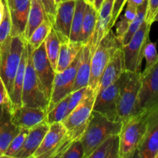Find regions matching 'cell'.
Listing matches in <instances>:
<instances>
[{
  "label": "cell",
  "mask_w": 158,
  "mask_h": 158,
  "mask_svg": "<svg viewBox=\"0 0 158 158\" xmlns=\"http://www.w3.org/2000/svg\"><path fill=\"white\" fill-rule=\"evenodd\" d=\"M158 113V106L144 110L122 123L119 134L120 158L135 157L148 127Z\"/></svg>",
  "instance_id": "6da1fadb"
},
{
  "label": "cell",
  "mask_w": 158,
  "mask_h": 158,
  "mask_svg": "<svg viewBox=\"0 0 158 158\" xmlns=\"http://www.w3.org/2000/svg\"><path fill=\"white\" fill-rule=\"evenodd\" d=\"M122 122L112 121L99 113L93 111L84 134L80 139L83 148V158L89 155L105 140L120 134Z\"/></svg>",
  "instance_id": "7a4b0ae2"
},
{
  "label": "cell",
  "mask_w": 158,
  "mask_h": 158,
  "mask_svg": "<svg viewBox=\"0 0 158 158\" xmlns=\"http://www.w3.org/2000/svg\"><path fill=\"white\" fill-rule=\"evenodd\" d=\"M26 43L23 35H9L0 46V77L9 96Z\"/></svg>",
  "instance_id": "3957f363"
},
{
  "label": "cell",
  "mask_w": 158,
  "mask_h": 158,
  "mask_svg": "<svg viewBox=\"0 0 158 158\" xmlns=\"http://www.w3.org/2000/svg\"><path fill=\"white\" fill-rule=\"evenodd\" d=\"M122 46L112 29L100 40L91 59L90 77L88 86L97 94L99 83L106 65L116 49Z\"/></svg>",
  "instance_id": "277c9868"
},
{
  "label": "cell",
  "mask_w": 158,
  "mask_h": 158,
  "mask_svg": "<svg viewBox=\"0 0 158 158\" xmlns=\"http://www.w3.org/2000/svg\"><path fill=\"white\" fill-rule=\"evenodd\" d=\"M29 46L27 63L22 92V106L43 109L47 112L49 99L42 89L40 83L33 68L32 52L33 49Z\"/></svg>",
  "instance_id": "5b68a950"
},
{
  "label": "cell",
  "mask_w": 158,
  "mask_h": 158,
  "mask_svg": "<svg viewBox=\"0 0 158 158\" xmlns=\"http://www.w3.org/2000/svg\"><path fill=\"white\" fill-rule=\"evenodd\" d=\"M141 84V72H129L122 84L117 101V120L123 123L135 115L137 97Z\"/></svg>",
  "instance_id": "8992f818"
},
{
  "label": "cell",
  "mask_w": 158,
  "mask_h": 158,
  "mask_svg": "<svg viewBox=\"0 0 158 158\" xmlns=\"http://www.w3.org/2000/svg\"><path fill=\"white\" fill-rule=\"evenodd\" d=\"M151 26V25L148 24L146 21L143 22L129 43L122 46L127 71L141 72L142 61L144 58L145 46L150 41L149 33Z\"/></svg>",
  "instance_id": "52a82bcc"
},
{
  "label": "cell",
  "mask_w": 158,
  "mask_h": 158,
  "mask_svg": "<svg viewBox=\"0 0 158 158\" xmlns=\"http://www.w3.org/2000/svg\"><path fill=\"white\" fill-rule=\"evenodd\" d=\"M125 71L114 83L99 92L94 101L93 111L99 113L112 121L117 120V101L122 84L127 77Z\"/></svg>",
  "instance_id": "ba28073f"
},
{
  "label": "cell",
  "mask_w": 158,
  "mask_h": 158,
  "mask_svg": "<svg viewBox=\"0 0 158 158\" xmlns=\"http://www.w3.org/2000/svg\"><path fill=\"white\" fill-rule=\"evenodd\" d=\"M80 60V51L70 65L60 73H56L52 83V92L49 98L47 112L52 110L59 102L63 100L73 90L77 67Z\"/></svg>",
  "instance_id": "9c48e42d"
},
{
  "label": "cell",
  "mask_w": 158,
  "mask_h": 158,
  "mask_svg": "<svg viewBox=\"0 0 158 158\" xmlns=\"http://www.w3.org/2000/svg\"><path fill=\"white\" fill-rule=\"evenodd\" d=\"M158 106V61L148 72L141 73V84L135 114Z\"/></svg>",
  "instance_id": "30bf717a"
},
{
  "label": "cell",
  "mask_w": 158,
  "mask_h": 158,
  "mask_svg": "<svg viewBox=\"0 0 158 158\" xmlns=\"http://www.w3.org/2000/svg\"><path fill=\"white\" fill-rule=\"evenodd\" d=\"M32 60L34 70L40 86L49 102L56 71L48 60L44 43L39 48L32 50Z\"/></svg>",
  "instance_id": "8fae6325"
},
{
  "label": "cell",
  "mask_w": 158,
  "mask_h": 158,
  "mask_svg": "<svg viewBox=\"0 0 158 158\" xmlns=\"http://www.w3.org/2000/svg\"><path fill=\"white\" fill-rule=\"evenodd\" d=\"M97 94L89 88L85 98L62 120L66 131H72L89 122Z\"/></svg>",
  "instance_id": "7c38bea8"
},
{
  "label": "cell",
  "mask_w": 158,
  "mask_h": 158,
  "mask_svg": "<svg viewBox=\"0 0 158 158\" xmlns=\"http://www.w3.org/2000/svg\"><path fill=\"white\" fill-rule=\"evenodd\" d=\"M75 0H66L57 6L52 28L60 41H69L71 26L73 18Z\"/></svg>",
  "instance_id": "4fadbf2b"
},
{
  "label": "cell",
  "mask_w": 158,
  "mask_h": 158,
  "mask_svg": "<svg viewBox=\"0 0 158 158\" xmlns=\"http://www.w3.org/2000/svg\"><path fill=\"white\" fill-rule=\"evenodd\" d=\"M66 132V130L62 122L49 124V130L32 158H50Z\"/></svg>",
  "instance_id": "5bb4252c"
},
{
  "label": "cell",
  "mask_w": 158,
  "mask_h": 158,
  "mask_svg": "<svg viewBox=\"0 0 158 158\" xmlns=\"http://www.w3.org/2000/svg\"><path fill=\"white\" fill-rule=\"evenodd\" d=\"M11 15V36L23 35L26 29L31 0H7Z\"/></svg>",
  "instance_id": "9a60e30c"
},
{
  "label": "cell",
  "mask_w": 158,
  "mask_h": 158,
  "mask_svg": "<svg viewBox=\"0 0 158 158\" xmlns=\"http://www.w3.org/2000/svg\"><path fill=\"white\" fill-rule=\"evenodd\" d=\"M126 71L122 46L116 49L106 65L99 83L97 94L112 84Z\"/></svg>",
  "instance_id": "2e32d148"
},
{
  "label": "cell",
  "mask_w": 158,
  "mask_h": 158,
  "mask_svg": "<svg viewBox=\"0 0 158 158\" xmlns=\"http://www.w3.org/2000/svg\"><path fill=\"white\" fill-rule=\"evenodd\" d=\"M46 114L43 109L22 106L11 111V120L19 127L30 129L46 120Z\"/></svg>",
  "instance_id": "e0dca14e"
},
{
  "label": "cell",
  "mask_w": 158,
  "mask_h": 158,
  "mask_svg": "<svg viewBox=\"0 0 158 158\" xmlns=\"http://www.w3.org/2000/svg\"><path fill=\"white\" fill-rule=\"evenodd\" d=\"M49 128V124L46 120L30 128L23 147L14 156V158H32V154L40 147Z\"/></svg>",
  "instance_id": "ac0fdd59"
},
{
  "label": "cell",
  "mask_w": 158,
  "mask_h": 158,
  "mask_svg": "<svg viewBox=\"0 0 158 158\" xmlns=\"http://www.w3.org/2000/svg\"><path fill=\"white\" fill-rule=\"evenodd\" d=\"M92 56L91 41H89L86 44H83L80 49V60L77 67L75 82L73 86L72 92L87 86L89 84Z\"/></svg>",
  "instance_id": "d6986e66"
},
{
  "label": "cell",
  "mask_w": 158,
  "mask_h": 158,
  "mask_svg": "<svg viewBox=\"0 0 158 158\" xmlns=\"http://www.w3.org/2000/svg\"><path fill=\"white\" fill-rule=\"evenodd\" d=\"M158 154V113L151 121L135 156L140 158H155Z\"/></svg>",
  "instance_id": "ffe728a7"
},
{
  "label": "cell",
  "mask_w": 158,
  "mask_h": 158,
  "mask_svg": "<svg viewBox=\"0 0 158 158\" xmlns=\"http://www.w3.org/2000/svg\"><path fill=\"white\" fill-rule=\"evenodd\" d=\"M28 53H29V46L26 42L22 54L19 68L17 69L16 75L14 80L12 93L9 96L11 111L22 106V92H23V82H24L25 73H26V63H27Z\"/></svg>",
  "instance_id": "44dd1931"
},
{
  "label": "cell",
  "mask_w": 158,
  "mask_h": 158,
  "mask_svg": "<svg viewBox=\"0 0 158 158\" xmlns=\"http://www.w3.org/2000/svg\"><path fill=\"white\" fill-rule=\"evenodd\" d=\"M19 130L20 127L15 126L11 120L10 104H5L3 114L0 117V149L3 154Z\"/></svg>",
  "instance_id": "7402d4cb"
},
{
  "label": "cell",
  "mask_w": 158,
  "mask_h": 158,
  "mask_svg": "<svg viewBox=\"0 0 158 158\" xmlns=\"http://www.w3.org/2000/svg\"><path fill=\"white\" fill-rule=\"evenodd\" d=\"M83 45L80 43L71 41L61 42L56 73H60L66 69L80 52Z\"/></svg>",
  "instance_id": "603a6c76"
},
{
  "label": "cell",
  "mask_w": 158,
  "mask_h": 158,
  "mask_svg": "<svg viewBox=\"0 0 158 158\" xmlns=\"http://www.w3.org/2000/svg\"><path fill=\"white\" fill-rule=\"evenodd\" d=\"M46 15L43 6L39 0H31L30 9L28 15L27 23H26V29H25L23 38L27 40L35 29L43 23Z\"/></svg>",
  "instance_id": "cb8c5ba5"
},
{
  "label": "cell",
  "mask_w": 158,
  "mask_h": 158,
  "mask_svg": "<svg viewBox=\"0 0 158 158\" xmlns=\"http://www.w3.org/2000/svg\"><path fill=\"white\" fill-rule=\"evenodd\" d=\"M120 137L115 134L108 137L94 150L89 158H120Z\"/></svg>",
  "instance_id": "d4e9b609"
},
{
  "label": "cell",
  "mask_w": 158,
  "mask_h": 158,
  "mask_svg": "<svg viewBox=\"0 0 158 158\" xmlns=\"http://www.w3.org/2000/svg\"><path fill=\"white\" fill-rule=\"evenodd\" d=\"M97 21V11L92 4L86 3V11L82 25V32L80 37V43L86 44L90 41L95 31Z\"/></svg>",
  "instance_id": "484cf974"
},
{
  "label": "cell",
  "mask_w": 158,
  "mask_h": 158,
  "mask_svg": "<svg viewBox=\"0 0 158 158\" xmlns=\"http://www.w3.org/2000/svg\"><path fill=\"white\" fill-rule=\"evenodd\" d=\"M86 0H75L73 18L71 26L69 41L74 43H80L83 17L86 7Z\"/></svg>",
  "instance_id": "4316f807"
},
{
  "label": "cell",
  "mask_w": 158,
  "mask_h": 158,
  "mask_svg": "<svg viewBox=\"0 0 158 158\" xmlns=\"http://www.w3.org/2000/svg\"><path fill=\"white\" fill-rule=\"evenodd\" d=\"M44 44L48 60L54 70L56 71L61 41L53 28L51 29L50 32L48 34L44 41Z\"/></svg>",
  "instance_id": "83f0119b"
},
{
  "label": "cell",
  "mask_w": 158,
  "mask_h": 158,
  "mask_svg": "<svg viewBox=\"0 0 158 158\" xmlns=\"http://www.w3.org/2000/svg\"><path fill=\"white\" fill-rule=\"evenodd\" d=\"M148 0H146L143 4L140 5V6L137 7V14H136L135 18L133 20L132 23H131V25H130L129 28H128L126 33H125L124 35L122 36V38L120 40V43H121L122 46L127 44V43H129V41L131 40V39L132 38L133 35H134V33L138 30V29L140 27V26H141V25L143 24V22L145 21L147 11H148Z\"/></svg>",
  "instance_id": "f1b7e54d"
},
{
  "label": "cell",
  "mask_w": 158,
  "mask_h": 158,
  "mask_svg": "<svg viewBox=\"0 0 158 158\" xmlns=\"http://www.w3.org/2000/svg\"><path fill=\"white\" fill-rule=\"evenodd\" d=\"M52 28V25L50 20L47 16H46L43 23L35 29V31L32 32L29 40H27L28 44L32 47V49H35L40 47L44 43Z\"/></svg>",
  "instance_id": "f546056e"
},
{
  "label": "cell",
  "mask_w": 158,
  "mask_h": 158,
  "mask_svg": "<svg viewBox=\"0 0 158 158\" xmlns=\"http://www.w3.org/2000/svg\"><path fill=\"white\" fill-rule=\"evenodd\" d=\"M69 97H70V94H68L63 100H60L52 110L47 112L46 120L49 124L56 122H62V120L66 117Z\"/></svg>",
  "instance_id": "4dcf8cb0"
},
{
  "label": "cell",
  "mask_w": 158,
  "mask_h": 158,
  "mask_svg": "<svg viewBox=\"0 0 158 158\" xmlns=\"http://www.w3.org/2000/svg\"><path fill=\"white\" fill-rule=\"evenodd\" d=\"M137 8L133 7V6H127L125 10V13L122 15L120 21L116 23V35L120 40L123 35L126 33L129 28L130 25L134 19L137 14Z\"/></svg>",
  "instance_id": "1f68e13d"
},
{
  "label": "cell",
  "mask_w": 158,
  "mask_h": 158,
  "mask_svg": "<svg viewBox=\"0 0 158 158\" xmlns=\"http://www.w3.org/2000/svg\"><path fill=\"white\" fill-rule=\"evenodd\" d=\"M29 129L20 127L19 132L16 136L12 139V141L8 146L7 149L4 153V157L14 158V156L19 151L21 148L24 143Z\"/></svg>",
  "instance_id": "d6a6232c"
},
{
  "label": "cell",
  "mask_w": 158,
  "mask_h": 158,
  "mask_svg": "<svg viewBox=\"0 0 158 158\" xmlns=\"http://www.w3.org/2000/svg\"><path fill=\"white\" fill-rule=\"evenodd\" d=\"M4 15L0 23V46L2 45L6 39L10 35L11 29H12V21H11L10 12L8 7L7 0H4Z\"/></svg>",
  "instance_id": "836d02e7"
},
{
  "label": "cell",
  "mask_w": 158,
  "mask_h": 158,
  "mask_svg": "<svg viewBox=\"0 0 158 158\" xmlns=\"http://www.w3.org/2000/svg\"><path fill=\"white\" fill-rule=\"evenodd\" d=\"M144 58L146 60V67L143 72H148L158 61L157 44L155 43L149 41L147 43L144 49Z\"/></svg>",
  "instance_id": "e575fe53"
},
{
  "label": "cell",
  "mask_w": 158,
  "mask_h": 158,
  "mask_svg": "<svg viewBox=\"0 0 158 158\" xmlns=\"http://www.w3.org/2000/svg\"><path fill=\"white\" fill-rule=\"evenodd\" d=\"M89 89V87L87 86L81 88V89H78V90L73 91V92L71 93L69 100V104H68L67 115L85 98Z\"/></svg>",
  "instance_id": "d590c367"
},
{
  "label": "cell",
  "mask_w": 158,
  "mask_h": 158,
  "mask_svg": "<svg viewBox=\"0 0 158 158\" xmlns=\"http://www.w3.org/2000/svg\"><path fill=\"white\" fill-rule=\"evenodd\" d=\"M60 158H83V148L80 140L72 143Z\"/></svg>",
  "instance_id": "8d00e7d4"
},
{
  "label": "cell",
  "mask_w": 158,
  "mask_h": 158,
  "mask_svg": "<svg viewBox=\"0 0 158 158\" xmlns=\"http://www.w3.org/2000/svg\"><path fill=\"white\" fill-rule=\"evenodd\" d=\"M127 0H115L114 4V8H113L112 15H111V19L109 23V29H111L117 23V19L120 16L122 11H123V7L127 3Z\"/></svg>",
  "instance_id": "74e56055"
},
{
  "label": "cell",
  "mask_w": 158,
  "mask_h": 158,
  "mask_svg": "<svg viewBox=\"0 0 158 158\" xmlns=\"http://www.w3.org/2000/svg\"><path fill=\"white\" fill-rule=\"evenodd\" d=\"M158 12V0H148V11L145 21L150 25H152L154 23V19L156 14Z\"/></svg>",
  "instance_id": "f35d334b"
},
{
  "label": "cell",
  "mask_w": 158,
  "mask_h": 158,
  "mask_svg": "<svg viewBox=\"0 0 158 158\" xmlns=\"http://www.w3.org/2000/svg\"><path fill=\"white\" fill-rule=\"evenodd\" d=\"M42 5L43 6V8L45 9L46 16L50 20L51 23H53L54 18H55L56 11V6L54 4L53 0H39Z\"/></svg>",
  "instance_id": "ab89813d"
},
{
  "label": "cell",
  "mask_w": 158,
  "mask_h": 158,
  "mask_svg": "<svg viewBox=\"0 0 158 158\" xmlns=\"http://www.w3.org/2000/svg\"><path fill=\"white\" fill-rule=\"evenodd\" d=\"M5 104H10V100L7 89L0 77V105Z\"/></svg>",
  "instance_id": "60d3db41"
},
{
  "label": "cell",
  "mask_w": 158,
  "mask_h": 158,
  "mask_svg": "<svg viewBox=\"0 0 158 158\" xmlns=\"http://www.w3.org/2000/svg\"><path fill=\"white\" fill-rule=\"evenodd\" d=\"M146 0H127V1L126 4L127 6H133V7L137 8L138 6H140V5L143 4Z\"/></svg>",
  "instance_id": "b9f144b4"
},
{
  "label": "cell",
  "mask_w": 158,
  "mask_h": 158,
  "mask_svg": "<svg viewBox=\"0 0 158 158\" xmlns=\"http://www.w3.org/2000/svg\"><path fill=\"white\" fill-rule=\"evenodd\" d=\"M4 9H5L4 0H0V23H1L3 15H4Z\"/></svg>",
  "instance_id": "7bdbcfd3"
},
{
  "label": "cell",
  "mask_w": 158,
  "mask_h": 158,
  "mask_svg": "<svg viewBox=\"0 0 158 158\" xmlns=\"http://www.w3.org/2000/svg\"><path fill=\"white\" fill-rule=\"evenodd\" d=\"M103 0H94V3H93V6H94V8L96 9V10L98 12L99 9H100V6H101L102 3H103Z\"/></svg>",
  "instance_id": "ee69618b"
},
{
  "label": "cell",
  "mask_w": 158,
  "mask_h": 158,
  "mask_svg": "<svg viewBox=\"0 0 158 158\" xmlns=\"http://www.w3.org/2000/svg\"><path fill=\"white\" fill-rule=\"evenodd\" d=\"M65 1H66V0H53L54 4H55V6H56V7L57 6H59V5L60 4V3H62L63 2H65Z\"/></svg>",
  "instance_id": "f6af8a7d"
},
{
  "label": "cell",
  "mask_w": 158,
  "mask_h": 158,
  "mask_svg": "<svg viewBox=\"0 0 158 158\" xmlns=\"http://www.w3.org/2000/svg\"><path fill=\"white\" fill-rule=\"evenodd\" d=\"M3 110H4V105H0V117L2 115Z\"/></svg>",
  "instance_id": "bcb514c9"
},
{
  "label": "cell",
  "mask_w": 158,
  "mask_h": 158,
  "mask_svg": "<svg viewBox=\"0 0 158 158\" xmlns=\"http://www.w3.org/2000/svg\"><path fill=\"white\" fill-rule=\"evenodd\" d=\"M154 22H158V12H157V14H156L155 17H154Z\"/></svg>",
  "instance_id": "7dc6e473"
},
{
  "label": "cell",
  "mask_w": 158,
  "mask_h": 158,
  "mask_svg": "<svg viewBox=\"0 0 158 158\" xmlns=\"http://www.w3.org/2000/svg\"><path fill=\"white\" fill-rule=\"evenodd\" d=\"M94 0H86V2L89 3V4H92V5H93V3H94Z\"/></svg>",
  "instance_id": "c3c4849f"
},
{
  "label": "cell",
  "mask_w": 158,
  "mask_h": 158,
  "mask_svg": "<svg viewBox=\"0 0 158 158\" xmlns=\"http://www.w3.org/2000/svg\"><path fill=\"white\" fill-rule=\"evenodd\" d=\"M4 157V154H3L2 151H1V149H0V157Z\"/></svg>",
  "instance_id": "681fc988"
},
{
  "label": "cell",
  "mask_w": 158,
  "mask_h": 158,
  "mask_svg": "<svg viewBox=\"0 0 158 158\" xmlns=\"http://www.w3.org/2000/svg\"><path fill=\"white\" fill-rule=\"evenodd\" d=\"M155 158H158V154H157V155H156V157H155Z\"/></svg>",
  "instance_id": "f907efd6"
}]
</instances>
